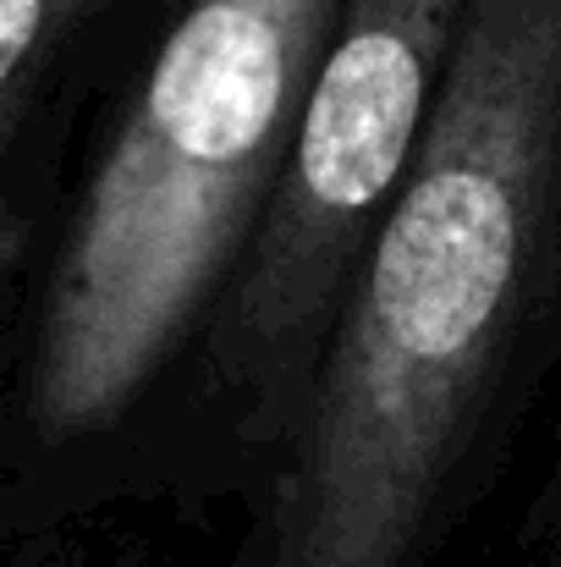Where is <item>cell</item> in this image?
<instances>
[{
    "instance_id": "6da1fadb",
    "label": "cell",
    "mask_w": 561,
    "mask_h": 567,
    "mask_svg": "<svg viewBox=\"0 0 561 567\" xmlns=\"http://www.w3.org/2000/svg\"><path fill=\"white\" fill-rule=\"evenodd\" d=\"M561 209V0H468L418 161L331 331L270 567H407Z\"/></svg>"
},
{
    "instance_id": "7a4b0ae2",
    "label": "cell",
    "mask_w": 561,
    "mask_h": 567,
    "mask_svg": "<svg viewBox=\"0 0 561 567\" xmlns=\"http://www.w3.org/2000/svg\"><path fill=\"white\" fill-rule=\"evenodd\" d=\"M347 0H193L100 161L44 298L28 408L100 430L160 370L292 161Z\"/></svg>"
},
{
    "instance_id": "3957f363",
    "label": "cell",
    "mask_w": 561,
    "mask_h": 567,
    "mask_svg": "<svg viewBox=\"0 0 561 567\" xmlns=\"http://www.w3.org/2000/svg\"><path fill=\"white\" fill-rule=\"evenodd\" d=\"M463 17L468 0H347L226 326L231 370L264 402L303 353L325 359L347 276L418 161Z\"/></svg>"
},
{
    "instance_id": "277c9868",
    "label": "cell",
    "mask_w": 561,
    "mask_h": 567,
    "mask_svg": "<svg viewBox=\"0 0 561 567\" xmlns=\"http://www.w3.org/2000/svg\"><path fill=\"white\" fill-rule=\"evenodd\" d=\"M94 0H0V105H6V133H17L33 66L72 33V22Z\"/></svg>"
}]
</instances>
